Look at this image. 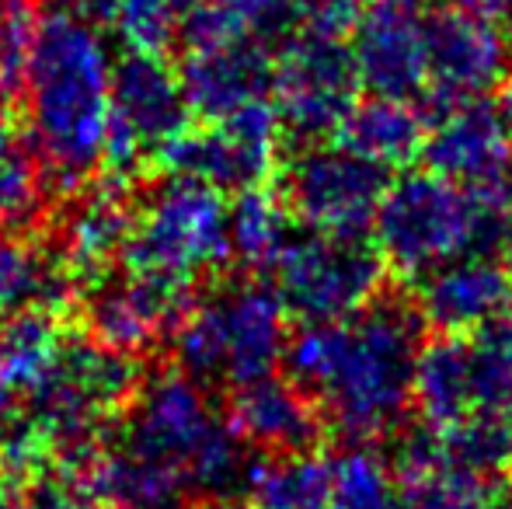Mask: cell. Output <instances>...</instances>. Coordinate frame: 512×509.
Wrapping results in <instances>:
<instances>
[{"mask_svg":"<svg viewBox=\"0 0 512 509\" xmlns=\"http://www.w3.org/2000/svg\"><path fill=\"white\" fill-rule=\"evenodd\" d=\"M422 161L457 185H492L512 175V133L485 98L439 105L429 119Z\"/></svg>","mask_w":512,"mask_h":509,"instance_id":"9a60e30c","label":"cell"},{"mask_svg":"<svg viewBox=\"0 0 512 509\" xmlns=\"http://www.w3.org/2000/svg\"><path fill=\"white\" fill-rule=\"evenodd\" d=\"M60 342L53 318L42 307L0 311V401L32 391L49 370Z\"/></svg>","mask_w":512,"mask_h":509,"instance_id":"cb8c5ba5","label":"cell"},{"mask_svg":"<svg viewBox=\"0 0 512 509\" xmlns=\"http://www.w3.org/2000/svg\"><path fill=\"white\" fill-rule=\"evenodd\" d=\"M63 293V276L32 245L0 227V311L46 307Z\"/></svg>","mask_w":512,"mask_h":509,"instance_id":"484cf974","label":"cell"},{"mask_svg":"<svg viewBox=\"0 0 512 509\" xmlns=\"http://www.w3.org/2000/svg\"><path fill=\"white\" fill-rule=\"evenodd\" d=\"M512 42L499 21L478 18L460 7L429 18V102L453 105L485 98L506 81Z\"/></svg>","mask_w":512,"mask_h":509,"instance_id":"4fadbf2b","label":"cell"},{"mask_svg":"<svg viewBox=\"0 0 512 509\" xmlns=\"http://www.w3.org/2000/svg\"><path fill=\"white\" fill-rule=\"evenodd\" d=\"M391 175L342 143H307L283 171V203L314 234L366 238Z\"/></svg>","mask_w":512,"mask_h":509,"instance_id":"52a82bcc","label":"cell"},{"mask_svg":"<svg viewBox=\"0 0 512 509\" xmlns=\"http://www.w3.org/2000/svg\"><path fill=\"white\" fill-rule=\"evenodd\" d=\"M415 307L425 328L471 335L512 311V262L467 252L418 276Z\"/></svg>","mask_w":512,"mask_h":509,"instance_id":"5bb4252c","label":"cell"},{"mask_svg":"<svg viewBox=\"0 0 512 509\" xmlns=\"http://www.w3.org/2000/svg\"><path fill=\"white\" fill-rule=\"evenodd\" d=\"M474 509H512V503H506L502 496H492V499H485V503L474 506Z\"/></svg>","mask_w":512,"mask_h":509,"instance_id":"f35d334b","label":"cell"},{"mask_svg":"<svg viewBox=\"0 0 512 509\" xmlns=\"http://www.w3.org/2000/svg\"><path fill=\"white\" fill-rule=\"evenodd\" d=\"M244 492L251 509H331V464L314 450L251 461Z\"/></svg>","mask_w":512,"mask_h":509,"instance_id":"603a6c76","label":"cell"},{"mask_svg":"<svg viewBox=\"0 0 512 509\" xmlns=\"http://www.w3.org/2000/svg\"><path fill=\"white\" fill-rule=\"evenodd\" d=\"M391 468L408 509H474L485 499L499 496V485L464 468L450 454L443 433L432 426L398 436L391 450Z\"/></svg>","mask_w":512,"mask_h":509,"instance_id":"d6986e66","label":"cell"},{"mask_svg":"<svg viewBox=\"0 0 512 509\" xmlns=\"http://www.w3.org/2000/svg\"><path fill=\"white\" fill-rule=\"evenodd\" d=\"M182 370L230 387L276 374L290 342V311L276 286L244 279L203 307H189L171 332Z\"/></svg>","mask_w":512,"mask_h":509,"instance_id":"3957f363","label":"cell"},{"mask_svg":"<svg viewBox=\"0 0 512 509\" xmlns=\"http://www.w3.org/2000/svg\"><path fill=\"white\" fill-rule=\"evenodd\" d=\"M331 509H408L391 457L373 443H345L331 457Z\"/></svg>","mask_w":512,"mask_h":509,"instance_id":"d4e9b609","label":"cell"},{"mask_svg":"<svg viewBox=\"0 0 512 509\" xmlns=\"http://www.w3.org/2000/svg\"><path fill=\"white\" fill-rule=\"evenodd\" d=\"M178 509H244V506L234 503L230 496H206V499H196V503H185Z\"/></svg>","mask_w":512,"mask_h":509,"instance_id":"74e56055","label":"cell"},{"mask_svg":"<svg viewBox=\"0 0 512 509\" xmlns=\"http://www.w3.org/2000/svg\"><path fill=\"white\" fill-rule=\"evenodd\" d=\"M276 293L300 321H345L384 293L387 262L363 238L293 234L279 255Z\"/></svg>","mask_w":512,"mask_h":509,"instance_id":"8992f818","label":"cell"},{"mask_svg":"<svg viewBox=\"0 0 512 509\" xmlns=\"http://www.w3.org/2000/svg\"><path fill=\"white\" fill-rule=\"evenodd\" d=\"M293 224L297 220H293L290 206L283 203V196L269 192L265 185L237 192L227 217L230 262L241 265L251 276L272 272L279 255L293 241Z\"/></svg>","mask_w":512,"mask_h":509,"instance_id":"7402d4cb","label":"cell"},{"mask_svg":"<svg viewBox=\"0 0 512 509\" xmlns=\"http://www.w3.org/2000/svg\"><path fill=\"white\" fill-rule=\"evenodd\" d=\"M136 394L133 360L108 346H70L56 349L49 370L32 387V412L25 415L39 433L42 447L67 454L95 457L91 440L98 426Z\"/></svg>","mask_w":512,"mask_h":509,"instance_id":"5b68a950","label":"cell"},{"mask_svg":"<svg viewBox=\"0 0 512 509\" xmlns=\"http://www.w3.org/2000/svg\"><path fill=\"white\" fill-rule=\"evenodd\" d=\"M129 227H133V213L126 210L119 192H98L70 220V262L81 269L102 265L115 248H126Z\"/></svg>","mask_w":512,"mask_h":509,"instance_id":"83f0119b","label":"cell"},{"mask_svg":"<svg viewBox=\"0 0 512 509\" xmlns=\"http://www.w3.org/2000/svg\"><path fill=\"white\" fill-rule=\"evenodd\" d=\"M28 506L32 509H119L98 496V492L77 489V485H67V482H42Z\"/></svg>","mask_w":512,"mask_h":509,"instance_id":"836d02e7","label":"cell"},{"mask_svg":"<svg viewBox=\"0 0 512 509\" xmlns=\"http://www.w3.org/2000/svg\"><path fill=\"white\" fill-rule=\"evenodd\" d=\"M478 408L512 419V311L485 325L471 342Z\"/></svg>","mask_w":512,"mask_h":509,"instance_id":"f546056e","label":"cell"},{"mask_svg":"<svg viewBox=\"0 0 512 509\" xmlns=\"http://www.w3.org/2000/svg\"><path fill=\"white\" fill-rule=\"evenodd\" d=\"M279 140L283 126L276 105L265 98L227 119H213V126L199 133L185 129L161 150V161L182 178H196L220 192H244L272 178L279 164Z\"/></svg>","mask_w":512,"mask_h":509,"instance_id":"9c48e42d","label":"cell"},{"mask_svg":"<svg viewBox=\"0 0 512 509\" xmlns=\"http://www.w3.org/2000/svg\"><path fill=\"white\" fill-rule=\"evenodd\" d=\"M32 143L56 185H77L108 154L112 63L88 18L60 11L39 25L25 67Z\"/></svg>","mask_w":512,"mask_h":509,"instance_id":"7a4b0ae2","label":"cell"},{"mask_svg":"<svg viewBox=\"0 0 512 509\" xmlns=\"http://www.w3.org/2000/svg\"><path fill=\"white\" fill-rule=\"evenodd\" d=\"M460 11L467 14H478V18H488V21H512V0H453Z\"/></svg>","mask_w":512,"mask_h":509,"instance_id":"e575fe53","label":"cell"},{"mask_svg":"<svg viewBox=\"0 0 512 509\" xmlns=\"http://www.w3.org/2000/svg\"><path fill=\"white\" fill-rule=\"evenodd\" d=\"M0 509H32V506H25V503H21V499L4 496V492H0Z\"/></svg>","mask_w":512,"mask_h":509,"instance_id":"ab89813d","label":"cell"},{"mask_svg":"<svg viewBox=\"0 0 512 509\" xmlns=\"http://www.w3.org/2000/svg\"><path fill=\"white\" fill-rule=\"evenodd\" d=\"M359 88L363 84L345 39L310 32L283 39L272 74V98L279 126L300 147L331 140L359 102Z\"/></svg>","mask_w":512,"mask_h":509,"instance_id":"ba28073f","label":"cell"},{"mask_svg":"<svg viewBox=\"0 0 512 509\" xmlns=\"http://www.w3.org/2000/svg\"><path fill=\"white\" fill-rule=\"evenodd\" d=\"M499 112H502V119H506V126L512 133V67H509L506 81L499 84Z\"/></svg>","mask_w":512,"mask_h":509,"instance_id":"8d00e7d4","label":"cell"},{"mask_svg":"<svg viewBox=\"0 0 512 509\" xmlns=\"http://www.w3.org/2000/svg\"><path fill=\"white\" fill-rule=\"evenodd\" d=\"M189 98L182 77L157 53L129 49L112 67V112H108V154L133 164L175 143L189 126Z\"/></svg>","mask_w":512,"mask_h":509,"instance_id":"30bf717a","label":"cell"},{"mask_svg":"<svg viewBox=\"0 0 512 509\" xmlns=\"http://www.w3.org/2000/svg\"><path fill=\"white\" fill-rule=\"evenodd\" d=\"M192 0H119L115 18L129 49L164 56L182 39V21Z\"/></svg>","mask_w":512,"mask_h":509,"instance_id":"4dcf8cb0","label":"cell"},{"mask_svg":"<svg viewBox=\"0 0 512 509\" xmlns=\"http://www.w3.org/2000/svg\"><path fill=\"white\" fill-rule=\"evenodd\" d=\"M42 199V168L35 147L0 123V227L25 224Z\"/></svg>","mask_w":512,"mask_h":509,"instance_id":"f1b7e54d","label":"cell"},{"mask_svg":"<svg viewBox=\"0 0 512 509\" xmlns=\"http://www.w3.org/2000/svg\"><path fill=\"white\" fill-rule=\"evenodd\" d=\"M216 426L220 419L209 408L203 384L178 370V374L154 377L140 391L133 412H129L126 433H122V447L178 471L189 485L192 457L199 454V447Z\"/></svg>","mask_w":512,"mask_h":509,"instance_id":"7c38bea8","label":"cell"},{"mask_svg":"<svg viewBox=\"0 0 512 509\" xmlns=\"http://www.w3.org/2000/svg\"><path fill=\"white\" fill-rule=\"evenodd\" d=\"M411 405L425 426L450 429L478 408L474 394V356L464 335L436 332L425 339L411 370Z\"/></svg>","mask_w":512,"mask_h":509,"instance_id":"ffe728a7","label":"cell"},{"mask_svg":"<svg viewBox=\"0 0 512 509\" xmlns=\"http://www.w3.org/2000/svg\"><path fill=\"white\" fill-rule=\"evenodd\" d=\"M35 32V0H0V105L11 102L25 84Z\"/></svg>","mask_w":512,"mask_h":509,"instance_id":"1f68e13d","label":"cell"},{"mask_svg":"<svg viewBox=\"0 0 512 509\" xmlns=\"http://www.w3.org/2000/svg\"><path fill=\"white\" fill-rule=\"evenodd\" d=\"M272 74H276V56L258 39L196 46L185 53L178 70L189 109L209 123L265 102L272 95Z\"/></svg>","mask_w":512,"mask_h":509,"instance_id":"2e32d148","label":"cell"},{"mask_svg":"<svg viewBox=\"0 0 512 509\" xmlns=\"http://www.w3.org/2000/svg\"><path fill=\"white\" fill-rule=\"evenodd\" d=\"M425 342L415 300L384 297L345 321H304L283 363L321 415L352 443H377L411 408V370Z\"/></svg>","mask_w":512,"mask_h":509,"instance_id":"6da1fadb","label":"cell"},{"mask_svg":"<svg viewBox=\"0 0 512 509\" xmlns=\"http://www.w3.org/2000/svg\"><path fill=\"white\" fill-rule=\"evenodd\" d=\"M418 4H422V0H418Z\"/></svg>","mask_w":512,"mask_h":509,"instance_id":"60d3db41","label":"cell"},{"mask_svg":"<svg viewBox=\"0 0 512 509\" xmlns=\"http://www.w3.org/2000/svg\"><path fill=\"white\" fill-rule=\"evenodd\" d=\"M230 206L220 189L175 175L133 217L126 258L136 272L189 286L230 262Z\"/></svg>","mask_w":512,"mask_h":509,"instance_id":"277c9868","label":"cell"},{"mask_svg":"<svg viewBox=\"0 0 512 509\" xmlns=\"http://www.w3.org/2000/svg\"><path fill=\"white\" fill-rule=\"evenodd\" d=\"M349 49L373 95L418 98L429 88V18L418 0H370Z\"/></svg>","mask_w":512,"mask_h":509,"instance_id":"8fae6325","label":"cell"},{"mask_svg":"<svg viewBox=\"0 0 512 509\" xmlns=\"http://www.w3.org/2000/svg\"><path fill=\"white\" fill-rule=\"evenodd\" d=\"M63 11L77 14V18H115V4L119 0H60Z\"/></svg>","mask_w":512,"mask_h":509,"instance_id":"d590c367","label":"cell"},{"mask_svg":"<svg viewBox=\"0 0 512 509\" xmlns=\"http://www.w3.org/2000/svg\"><path fill=\"white\" fill-rule=\"evenodd\" d=\"M443 440L464 468L478 471L492 482L512 471V419L506 415L474 408L457 426L443 429Z\"/></svg>","mask_w":512,"mask_h":509,"instance_id":"4316f807","label":"cell"},{"mask_svg":"<svg viewBox=\"0 0 512 509\" xmlns=\"http://www.w3.org/2000/svg\"><path fill=\"white\" fill-rule=\"evenodd\" d=\"M425 133H429V119L418 112L411 98L370 95L366 102L352 105L335 140L366 161L394 171L408 168L415 157H422Z\"/></svg>","mask_w":512,"mask_h":509,"instance_id":"44dd1931","label":"cell"},{"mask_svg":"<svg viewBox=\"0 0 512 509\" xmlns=\"http://www.w3.org/2000/svg\"><path fill=\"white\" fill-rule=\"evenodd\" d=\"M189 314V286L136 272L102 286L91 300V328L108 349H147Z\"/></svg>","mask_w":512,"mask_h":509,"instance_id":"e0dca14e","label":"cell"},{"mask_svg":"<svg viewBox=\"0 0 512 509\" xmlns=\"http://www.w3.org/2000/svg\"><path fill=\"white\" fill-rule=\"evenodd\" d=\"M230 426L248 447L262 454H297L314 450L324 433V415L293 377H258L237 384L230 398Z\"/></svg>","mask_w":512,"mask_h":509,"instance_id":"ac0fdd59","label":"cell"},{"mask_svg":"<svg viewBox=\"0 0 512 509\" xmlns=\"http://www.w3.org/2000/svg\"><path fill=\"white\" fill-rule=\"evenodd\" d=\"M293 21L300 32L328 35V39H345L359 25L370 0H290Z\"/></svg>","mask_w":512,"mask_h":509,"instance_id":"d6a6232c","label":"cell"}]
</instances>
